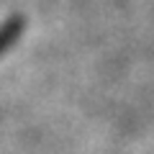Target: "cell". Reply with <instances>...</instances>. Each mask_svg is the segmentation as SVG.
<instances>
[{
	"instance_id": "1",
	"label": "cell",
	"mask_w": 154,
	"mask_h": 154,
	"mask_svg": "<svg viewBox=\"0 0 154 154\" xmlns=\"http://www.w3.org/2000/svg\"><path fill=\"white\" fill-rule=\"evenodd\" d=\"M23 28H26L23 18H8V21L0 26V54H5V51L16 44L18 36L23 33Z\"/></svg>"
}]
</instances>
